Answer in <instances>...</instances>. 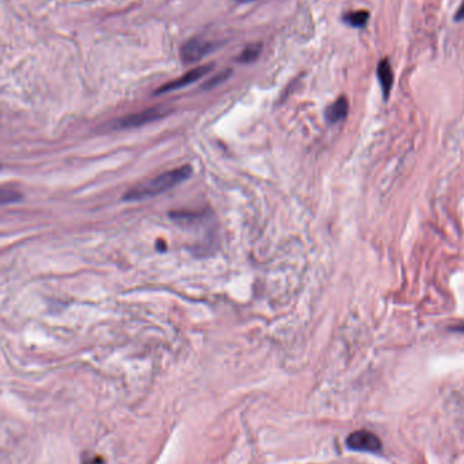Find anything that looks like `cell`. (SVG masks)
Segmentation results:
<instances>
[{"mask_svg":"<svg viewBox=\"0 0 464 464\" xmlns=\"http://www.w3.org/2000/svg\"><path fill=\"white\" fill-rule=\"evenodd\" d=\"M192 174L190 166H183L180 168H174L166 173H161L159 175L140 182L136 186H133L125 196L124 200L126 201H142L155 196H159L161 193L181 185L182 182L186 181Z\"/></svg>","mask_w":464,"mask_h":464,"instance_id":"1","label":"cell"},{"mask_svg":"<svg viewBox=\"0 0 464 464\" xmlns=\"http://www.w3.org/2000/svg\"><path fill=\"white\" fill-rule=\"evenodd\" d=\"M166 114H167L166 110H161L159 107H152V109H147V110H142L139 113H133V114H129L126 117H122L120 120L113 122L112 128L113 129L139 128V126H142L145 124L161 120Z\"/></svg>","mask_w":464,"mask_h":464,"instance_id":"2","label":"cell"},{"mask_svg":"<svg viewBox=\"0 0 464 464\" xmlns=\"http://www.w3.org/2000/svg\"><path fill=\"white\" fill-rule=\"evenodd\" d=\"M346 444L350 449L359 451V452H369V453L382 452L380 439L375 433L368 432V430L353 432L352 435L347 436Z\"/></svg>","mask_w":464,"mask_h":464,"instance_id":"3","label":"cell"},{"mask_svg":"<svg viewBox=\"0 0 464 464\" xmlns=\"http://www.w3.org/2000/svg\"><path fill=\"white\" fill-rule=\"evenodd\" d=\"M218 48L216 42L202 40V39H193L189 40L181 48V58L183 62L190 64L201 60L208 53Z\"/></svg>","mask_w":464,"mask_h":464,"instance_id":"4","label":"cell"},{"mask_svg":"<svg viewBox=\"0 0 464 464\" xmlns=\"http://www.w3.org/2000/svg\"><path fill=\"white\" fill-rule=\"evenodd\" d=\"M213 65H200L189 72H186L185 75H182L181 78L175 79V81H168L166 84H163L161 88L157 90L155 94H164V93H170V91H175L178 88H182L185 86H189L194 81H199L202 77H205L209 71H212Z\"/></svg>","mask_w":464,"mask_h":464,"instance_id":"5","label":"cell"},{"mask_svg":"<svg viewBox=\"0 0 464 464\" xmlns=\"http://www.w3.org/2000/svg\"><path fill=\"white\" fill-rule=\"evenodd\" d=\"M378 79L380 81L384 98L387 100L390 97V93H391V88H392V84H394L392 68H391L390 61L387 59H383L378 65Z\"/></svg>","mask_w":464,"mask_h":464,"instance_id":"6","label":"cell"},{"mask_svg":"<svg viewBox=\"0 0 464 464\" xmlns=\"http://www.w3.org/2000/svg\"><path fill=\"white\" fill-rule=\"evenodd\" d=\"M349 112V102L345 97H340L334 103H331L326 110V119L331 124L343 121Z\"/></svg>","mask_w":464,"mask_h":464,"instance_id":"7","label":"cell"},{"mask_svg":"<svg viewBox=\"0 0 464 464\" xmlns=\"http://www.w3.org/2000/svg\"><path fill=\"white\" fill-rule=\"evenodd\" d=\"M261 52H263V44H251L243 49L238 60L244 64H250L260 58Z\"/></svg>","mask_w":464,"mask_h":464,"instance_id":"8","label":"cell"},{"mask_svg":"<svg viewBox=\"0 0 464 464\" xmlns=\"http://www.w3.org/2000/svg\"><path fill=\"white\" fill-rule=\"evenodd\" d=\"M368 18H369V13L362 10V11H353V13L346 14V15L343 17V20H345L347 25L353 26V27H363V26L366 25Z\"/></svg>","mask_w":464,"mask_h":464,"instance_id":"9","label":"cell"},{"mask_svg":"<svg viewBox=\"0 0 464 464\" xmlns=\"http://www.w3.org/2000/svg\"><path fill=\"white\" fill-rule=\"evenodd\" d=\"M230 74H231V71H225V72H222V74H218L213 79H211V81H206L204 84V88H212V87L218 86L220 81H225L230 77Z\"/></svg>","mask_w":464,"mask_h":464,"instance_id":"10","label":"cell"},{"mask_svg":"<svg viewBox=\"0 0 464 464\" xmlns=\"http://www.w3.org/2000/svg\"><path fill=\"white\" fill-rule=\"evenodd\" d=\"M455 20H458V22H460V20H464V1H463V4L460 6V8L458 10V13H456V15H455Z\"/></svg>","mask_w":464,"mask_h":464,"instance_id":"11","label":"cell"},{"mask_svg":"<svg viewBox=\"0 0 464 464\" xmlns=\"http://www.w3.org/2000/svg\"><path fill=\"white\" fill-rule=\"evenodd\" d=\"M452 330H453V331H458V333H464V323H462V324H456V326H453V327H452Z\"/></svg>","mask_w":464,"mask_h":464,"instance_id":"12","label":"cell"},{"mask_svg":"<svg viewBox=\"0 0 464 464\" xmlns=\"http://www.w3.org/2000/svg\"><path fill=\"white\" fill-rule=\"evenodd\" d=\"M239 3H248V1H253V0H238Z\"/></svg>","mask_w":464,"mask_h":464,"instance_id":"13","label":"cell"}]
</instances>
